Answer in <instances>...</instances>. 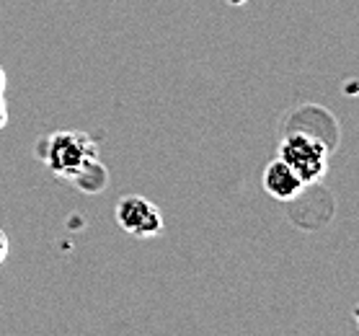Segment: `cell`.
I'll return each mask as SVG.
<instances>
[{
    "instance_id": "obj_4",
    "label": "cell",
    "mask_w": 359,
    "mask_h": 336,
    "mask_svg": "<svg viewBox=\"0 0 359 336\" xmlns=\"http://www.w3.org/2000/svg\"><path fill=\"white\" fill-rule=\"evenodd\" d=\"M262 184H264V191L271 199H277V202H294L305 191V184L300 181V176L282 158H274L271 163H266Z\"/></svg>"
},
{
    "instance_id": "obj_2",
    "label": "cell",
    "mask_w": 359,
    "mask_h": 336,
    "mask_svg": "<svg viewBox=\"0 0 359 336\" xmlns=\"http://www.w3.org/2000/svg\"><path fill=\"white\" fill-rule=\"evenodd\" d=\"M277 158L292 168L305 187H316L326 179L331 148L320 137L302 130H287L279 140Z\"/></svg>"
},
{
    "instance_id": "obj_5",
    "label": "cell",
    "mask_w": 359,
    "mask_h": 336,
    "mask_svg": "<svg viewBox=\"0 0 359 336\" xmlns=\"http://www.w3.org/2000/svg\"><path fill=\"white\" fill-rule=\"evenodd\" d=\"M73 187H78L81 191H86V194H101V191L109 187V171L104 168L101 161H96V163H90L88 168L73 181Z\"/></svg>"
},
{
    "instance_id": "obj_3",
    "label": "cell",
    "mask_w": 359,
    "mask_h": 336,
    "mask_svg": "<svg viewBox=\"0 0 359 336\" xmlns=\"http://www.w3.org/2000/svg\"><path fill=\"white\" fill-rule=\"evenodd\" d=\"M116 225L130 233L132 238H156L163 233V213L156 202H150L142 194H127L114 207Z\"/></svg>"
},
{
    "instance_id": "obj_1",
    "label": "cell",
    "mask_w": 359,
    "mask_h": 336,
    "mask_svg": "<svg viewBox=\"0 0 359 336\" xmlns=\"http://www.w3.org/2000/svg\"><path fill=\"white\" fill-rule=\"evenodd\" d=\"M36 156L55 176L73 184L90 163L98 161V145L88 132L57 130L36 142Z\"/></svg>"
},
{
    "instance_id": "obj_8",
    "label": "cell",
    "mask_w": 359,
    "mask_h": 336,
    "mask_svg": "<svg viewBox=\"0 0 359 336\" xmlns=\"http://www.w3.org/2000/svg\"><path fill=\"white\" fill-rule=\"evenodd\" d=\"M6 88H8V78H6V70H3V65H0V96L6 93Z\"/></svg>"
},
{
    "instance_id": "obj_7",
    "label": "cell",
    "mask_w": 359,
    "mask_h": 336,
    "mask_svg": "<svg viewBox=\"0 0 359 336\" xmlns=\"http://www.w3.org/2000/svg\"><path fill=\"white\" fill-rule=\"evenodd\" d=\"M8 124V107H6V101H3V96H0V130Z\"/></svg>"
},
{
    "instance_id": "obj_6",
    "label": "cell",
    "mask_w": 359,
    "mask_h": 336,
    "mask_svg": "<svg viewBox=\"0 0 359 336\" xmlns=\"http://www.w3.org/2000/svg\"><path fill=\"white\" fill-rule=\"evenodd\" d=\"M8 254H11V241H8V236H6V230L0 228V267L6 264Z\"/></svg>"
}]
</instances>
